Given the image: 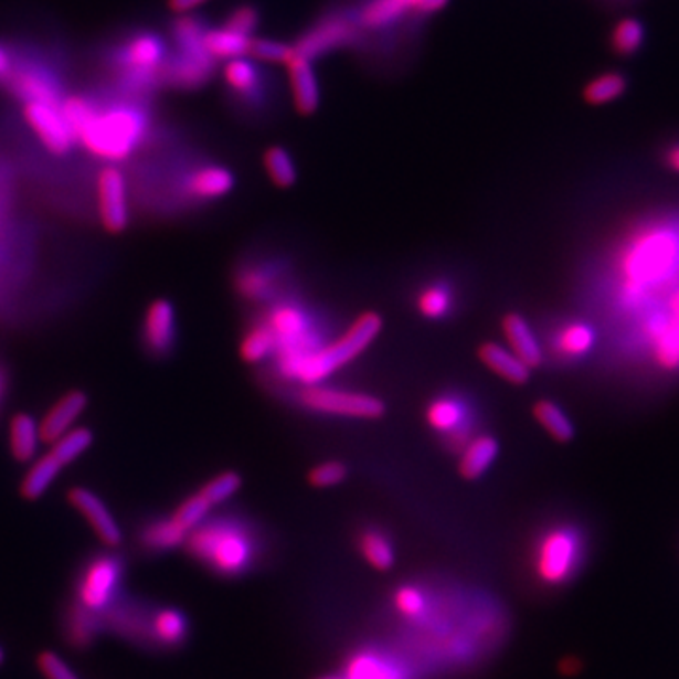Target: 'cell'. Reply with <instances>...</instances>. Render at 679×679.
I'll list each match as a JSON object with an SVG mask.
<instances>
[{"label": "cell", "mask_w": 679, "mask_h": 679, "mask_svg": "<svg viewBox=\"0 0 679 679\" xmlns=\"http://www.w3.org/2000/svg\"><path fill=\"white\" fill-rule=\"evenodd\" d=\"M407 646L417 657L444 665H466L497 649L508 630L502 609L495 602L452 604L431 593L425 612L402 625Z\"/></svg>", "instance_id": "cell-1"}, {"label": "cell", "mask_w": 679, "mask_h": 679, "mask_svg": "<svg viewBox=\"0 0 679 679\" xmlns=\"http://www.w3.org/2000/svg\"><path fill=\"white\" fill-rule=\"evenodd\" d=\"M382 327L383 321L380 314L364 311L335 342L310 351L279 353V372L285 378L298 380L305 385H317L323 382L325 378L335 374L337 370L361 356L362 351L367 350L370 343L374 342L375 337L382 332Z\"/></svg>", "instance_id": "cell-2"}, {"label": "cell", "mask_w": 679, "mask_h": 679, "mask_svg": "<svg viewBox=\"0 0 679 679\" xmlns=\"http://www.w3.org/2000/svg\"><path fill=\"white\" fill-rule=\"evenodd\" d=\"M185 548L197 561L225 577L246 574L259 553L253 532L234 519H215L199 524L189 532Z\"/></svg>", "instance_id": "cell-3"}, {"label": "cell", "mask_w": 679, "mask_h": 679, "mask_svg": "<svg viewBox=\"0 0 679 679\" xmlns=\"http://www.w3.org/2000/svg\"><path fill=\"white\" fill-rule=\"evenodd\" d=\"M148 130V119L135 106H114L104 112H93L76 132L93 156L106 161H124L142 142Z\"/></svg>", "instance_id": "cell-4"}, {"label": "cell", "mask_w": 679, "mask_h": 679, "mask_svg": "<svg viewBox=\"0 0 679 679\" xmlns=\"http://www.w3.org/2000/svg\"><path fill=\"white\" fill-rule=\"evenodd\" d=\"M585 561V540L572 524H556L538 538L532 553V570L543 587L569 585Z\"/></svg>", "instance_id": "cell-5"}, {"label": "cell", "mask_w": 679, "mask_h": 679, "mask_svg": "<svg viewBox=\"0 0 679 679\" xmlns=\"http://www.w3.org/2000/svg\"><path fill=\"white\" fill-rule=\"evenodd\" d=\"M300 402L311 412L351 417V420H378L388 410L385 402L378 396L319 388V385H306L300 393Z\"/></svg>", "instance_id": "cell-6"}, {"label": "cell", "mask_w": 679, "mask_h": 679, "mask_svg": "<svg viewBox=\"0 0 679 679\" xmlns=\"http://www.w3.org/2000/svg\"><path fill=\"white\" fill-rule=\"evenodd\" d=\"M124 580V561L112 553L91 559L78 580V604L89 612L103 614L116 598Z\"/></svg>", "instance_id": "cell-7"}, {"label": "cell", "mask_w": 679, "mask_h": 679, "mask_svg": "<svg viewBox=\"0 0 679 679\" xmlns=\"http://www.w3.org/2000/svg\"><path fill=\"white\" fill-rule=\"evenodd\" d=\"M98 220L104 231L110 234L124 233L129 225V193L127 181L117 167H104L97 178Z\"/></svg>", "instance_id": "cell-8"}, {"label": "cell", "mask_w": 679, "mask_h": 679, "mask_svg": "<svg viewBox=\"0 0 679 679\" xmlns=\"http://www.w3.org/2000/svg\"><path fill=\"white\" fill-rule=\"evenodd\" d=\"M23 116L29 127L36 132L40 142L55 156H66L76 142V135L66 124L61 104L25 103Z\"/></svg>", "instance_id": "cell-9"}, {"label": "cell", "mask_w": 679, "mask_h": 679, "mask_svg": "<svg viewBox=\"0 0 679 679\" xmlns=\"http://www.w3.org/2000/svg\"><path fill=\"white\" fill-rule=\"evenodd\" d=\"M270 327L279 353H297L314 350V335L305 311L295 305H278L272 308L265 321Z\"/></svg>", "instance_id": "cell-10"}, {"label": "cell", "mask_w": 679, "mask_h": 679, "mask_svg": "<svg viewBox=\"0 0 679 679\" xmlns=\"http://www.w3.org/2000/svg\"><path fill=\"white\" fill-rule=\"evenodd\" d=\"M66 497H68L72 508L82 513V518L89 523L91 529L104 545L117 548L119 543L124 542L121 527L114 518L110 508L106 506L103 498L98 497L97 492L91 491L87 487H72Z\"/></svg>", "instance_id": "cell-11"}, {"label": "cell", "mask_w": 679, "mask_h": 679, "mask_svg": "<svg viewBox=\"0 0 679 679\" xmlns=\"http://www.w3.org/2000/svg\"><path fill=\"white\" fill-rule=\"evenodd\" d=\"M357 25L348 18H327L319 21L305 36L295 44V52L306 59L319 57L337 47L353 44L357 40Z\"/></svg>", "instance_id": "cell-12"}, {"label": "cell", "mask_w": 679, "mask_h": 679, "mask_svg": "<svg viewBox=\"0 0 679 679\" xmlns=\"http://www.w3.org/2000/svg\"><path fill=\"white\" fill-rule=\"evenodd\" d=\"M343 679H412L407 665L385 649L364 647L351 654Z\"/></svg>", "instance_id": "cell-13"}, {"label": "cell", "mask_w": 679, "mask_h": 679, "mask_svg": "<svg viewBox=\"0 0 679 679\" xmlns=\"http://www.w3.org/2000/svg\"><path fill=\"white\" fill-rule=\"evenodd\" d=\"M176 310L167 298H157L144 314L142 340L146 350L156 357L169 356L174 350Z\"/></svg>", "instance_id": "cell-14"}, {"label": "cell", "mask_w": 679, "mask_h": 679, "mask_svg": "<svg viewBox=\"0 0 679 679\" xmlns=\"http://www.w3.org/2000/svg\"><path fill=\"white\" fill-rule=\"evenodd\" d=\"M214 61L206 52H180L172 61L162 63L159 76L180 89H197L214 74Z\"/></svg>", "instance_id": "cell-15"}, {"label": "cell", "mask_w": 679, "mask_h": 679, "mask_svg": "<svg viewBox=\"0 0 679 679\" xmlns=\"http://www.w3.org/2000/svg\"><path fill=\"white\" fill-rule=\"evenodd\" d=\"M85 407H87V395H85L84 391H68L66 395L61 396L47 410V414L42 417V421H39L42 442L53 444L63 434L72 431L74 425H76V421L84 414Z\"/></svg>", "instance_id": "cell-16"}, {"label": "cell", "mask_w": 679, "mask_h": 679, "mask_svg": "<svg viewBox=\"0 0 679 679\" xmlns=\"http://www.w3.org/2000/svg\"><path fill=\"white\" fill-rule=\"evenodd\" d=\"M478 357L487 369L492 370L495 374L500 375L508 383L524 385L531 380V367H527L513 351L500 346V343H481L478 348Z\"/></svg>", "instance_id": "cell-17"}, {"label": "cell", "mask_w": 679, "mask_h": 679, "mask_svg": "<svg viewBox=\"0 0 679 679\" xmlns=\"http://www.w3.org/2000/svg\"><path fill=\"white\" fill-rule=\"evenodd\" d=\"M466 410L463 402L452 396L434 399L427 406V421L436 433L447 434L449 438H459L463 447L468 444V428H466Z\"/></svg>", "instance_id": "cell-18"}, {"label": "cell", "mask_w": 679, "mask_h": 679, "mask_svg": "<svg viewBox=\"0 0 679 679\" xmlns=\"http://www.w3.org/2000/svg\"><path fill=\"white\" fill-rule=\"evenodd\" d=\"M502 330H505L506 340L510 350L521 359V361L537 369L543 361L542 346L538 342L537 335L532 332L531 325L524 321L523 316L519 314H508L502 319Z\"/></svg>", "instance_id": "cell-19"}, {"label": "cell", "mask_w": 679, "mask_h": 679, "mask_svg": "<svg viewBox=\"0 0 679 679\" xmlns=\"http://www.w3.org/2000/svg\"><path fill=\"white\" fill-rule=\"evenodd\" d=\"M291 74L293 98L300 114H314L319 106V84L310 59L295 53L287 63Z\"/></svg>", "instance_id": "cell-20"}, {"label": "cell", "mask_w": 679, "mask_h": 679, "mask_svg": "<svg viewBox=\"0 0 679 679\" xmlns=\"http://www.w3.org/2000/svg\"><path fill=\"white\" fill-rule=\"evenodd\" d=\"M233 188V172L223 169V167H204V169L194 170L193 174L189 176L188 181H185V191H188L189 197L201 199V201L221 199V197L231 193Z\"/></svg>", "instance_id": "cell-21"}, {"label": "cell", "mask_w": 679, "mask_h": 679, "mask_svg": "<svg viewBox=\"0 0 679 679\" xmlns=\"http://www.w3.org/2000/svg\"><path fill=\"white\" fill-rule=\"evenodd\" d=\"M40 442L42 436H40L39 421L29 414L13 415L8 431V444L13 459L31 463L36 457Z\"/></svg>", "instance_id": "cell-22"}, {"label": "cell", "mask_w": 679, "mask_h": 679, "mask_svg": "<svg viewBox=\"0 0 679 679\" xmlns=\"http://www.w3.org/2000/svg\"><path fill=\"white\" fill-rule=\"evenodd\" d=\"M189 622L180 609L162 608L149 615V638L157 646L180 647L188 640Z\"/></svg>", "instance_id": "cell-23"}, {"label": "cell", "mask_w": 679, "mask_h": 679, "mask_svg": "<svg viewBox=\"0 0 679 679\" xmlns=\"http://www.w3.org/2000/svg\"><path fill=\"white\" fill-rule=\"evenodd\" d=\"M124 59L130 71L140 72L144 76H148L149 72L159 74L165 63V45L156 34H138L127 45Z\"/></svg>", "instance_id": "cell-24"}, {"label": "cell", "mask_w": 679, "mask_h": 679, "mask_svg": "<svg viewBox=\"0 0 679 679\" xmlns=\"http://www.w3.org/2000/svg\"><path fill=\"white\" fill-rule=\"evenodd\" d=\"M498 455V442L484 434L476 436L463 447L459 459V474L465 479H478L489 470Z\"/></svg>", "instance_id": "cell-25"}, {"label": "cell", "mask_w": 679, "mask_h": 679, "mask_svg": "<svg viewBox=\"0 0 679 679\" xmlns=\"http://www.w3.org/2000/svg\"><path fill=\"white\" fill-rule=\"evenodd\" d=\"M63 470L65 466L59 463L52 452L44 453L42 457L34 459L31 468L26 470L25 478L21 481V495L25 500H39L55 484Z\"/></svg>", "instance_id": "cell-26"}, {"label": "cell", "mask_w": 679, "mask_h": 679, "mask_svg": "<svg viewBox=\"0 0 679 679\" xmlns=\"http://www.w3.org/2000/svg\"><path fill=\"white\" fill-rule=\"evenodd\" d=\"M204 50L212 59H231L244 57L250 53V45H252V39L244 36V34L236 33L226 29L225 25L221 29H210L204 33L202 39Z\"/></svg>", "instance_id": "cell-27"}, {"label": "cell", "mask_w": 679, "mask_h": 679, "mask_svg": "<svg viewBox=\"0 0 679 679\" xmlns=\"http://www.w3.org/2000/svg\"><path fill=\"white\" fill-rule=\"evenodd\" d=\"M8 79L12 84V89L18 93V97L23 98L25 103L34 100V103L61 104L57 87L44 74L33 71L18 72Z\"/></svg>", "instance_id": "cell-28"}, {"label": "cell", "mask_w": 679, "mask_h": 679, "mask_svg": "<svg viewBox=\"0 0 679 679\" xmlns=\"http://www.w3.org/2000/svg\"><path fill=\"white\" fill-rule=\"evenodd\" d=\"M189 532L176 523L172 516L169 519H156L144 527L140 542L149 551H170L185 543Z\"/></svg>", "instance_id": "cell-29"}, {"label": "cell", "mask_w": 679, "mask_h": 679, "mask_svg": "<svg viewBox=\"0 0 679 679\" xmlns=\"http://www.w3.org/2000/svg\"><path fill=\"white\" fill-rule=\"evenodd\" d=\"M421 0H370L362 8L359 23L367 29H380L402 18L407 10L420 7Z\"/></svg>", "instance_id": "cell-30"}, {"label": "cell", "mask_w": 679, "mask_h": 679, "mask_svg": "<svg viewBox=\"0 0 679 679\" xmlns=\"http://www.w3.org/2000/svg\"><path fill=\"white\" fill-rule=\"evenodd\" d=\"M359 551L372 569L385 572L395 564V548L391 540L378 529H367L361 532Z\"/></svg>", "instance_id": "cell-31"}, {"label": "cell", "mask_w": 679, "mask_h": 679, "mask_svg": "<svg viewBox=\"0 0 679 679\" xmlns=\"http://www.w3.org/2000/svg\"><path fill=\"white\" fill-rule=\"evenodd\" d=\"M532 414L537 417L538 423L553 436V441L570 442L574 438L576 434L574 423L556 402L545 401V399L538 401L532 407Z\"/></svg>", "instance_id": "cell-32"}, {"label": "cell", "mask_w": 679, "mask_h": 679, "mask_svg": "<svg viewBox=\"0 0 679 679\" xmlns=\"http://www.w3.org/2000/svg\"><path fill=\"white\" fill-rule=\"evenodd\" d=\"M100 630V622L95 612L85 609L84 606H72L66 617V634L72 646L87 647L95 641Z\"/></svg>", "instance_id": "cell-33"}, {"label": "cell", "mask_w": 679, "mask_h": 679, "mask_svg": "<svg viewBox=\"0 0 679 679\" xmlns=\"http://www.w3.org/2000/svg\"><path fill=\"white\" fill-rule=\"evenodd\" d=\"M274 351H278V343L266 323L255 325L240 343V357L250 364L265 361Z\"/></svg>", "instance_id": "cell-34"}, {"label": "cell", "mask_w": 679, "mask_h": 679, "mask_svg": "<svg viewBox=\"0 0 679 679\" xmlns=\"http://www.w3.org/2000/svg\"><path fill=\"white\" fill-rule=\"evenodd\" d=\"M91 446H93V433L89 428L74 427L68 433L63 434L59 441L53 442L50 452L66 468L74 460H78Z\"/></svg>", "instance_id": "cell-35"}, {"label": "cell", "mask_w": 679, "mask_h": 679, "mask_svg": "<svg viewBox=\"0 0 679 679\" xmlns=\"http://www.w3.org/2000/svg\"><path fill=\"white\" fill-rule=\"evenodd\" d=\"M225 82L240 95L253 97L255 89H259V72L250 59H231L225 66Z\"/></svg>", "instance_id": "cell-36"}, {"label": "cell", "mask_w": 679, "mask_h": 679, "mask_svg": "<svg viewBox=\"0 0 679 679\" xmlns=\"http://www.w3.org/2000/svg\"><path fill=\"white\" fill-rule=\"evenodd\" d=\"M625 91H627V78L619 72H606L593 82H588L587 87L583 91V97L588 104L601 106V104H608L622 97Z\"/></svg>", "instance_id": "cell-37"}, {"label": "cell", "mask_w": 679, "mask_h": 679, "mask_svg": "<svg viewBox=\"0 0 679 679\" xmlns=\"http://www.w3.org/2000/svg\"><path fill=\"white\" fill-rule=\"evenodd\" d=\"M644 40H646V29L634 18H625L612 31V47L623 57H630L634 53L640 52Z\"/></svg>", "instance_id": "cell-38"}, {"label": "cell", "mask_w": 679, "mask_h": 679, "mask_svg": "<svg viewBox=\"0 0 679 679\" xmlns=\"http://www.w3.org/2000/svg\"><path fill=\"white\" fill-rule=\"evenodd\" d=\"M452 300L453 293L447 285H428L417 297V310L427 319H444L452 311Z\"/></svg>", "instance_id": "cell-39"}, {"label": "cell", "mask_w": 679, "mask_h": 679, "mask_svg": "<svg viewBox=\"0 0 679 679\" xmlns=\"http://www.w3.org/2000/svg\"><path fill=\"white\" fill-rule=\"evenodd\" d=\"M595 343V332L583 323H572L561 330L556 338V348L566 357H582Z\"/></svg>", "instance_id": "cell-40"}, {"label": "cell", "mask_w": 679, "mask_h": 679, "mask_svg": "<svg viewBox=\"0 0 679 679\" xmlns=\"http://www.w3.org/2000/svg\"><path fill=\"white\" fill-rule=\"evenodd\" d=\"M265 169L268 176H270V180L278 188H291V185H295V181H297V167H295V162H293L287 149H266Z\"/></svg>", "instance_id": "cell-41"}, {"label": "cell", "mask_w": 679, "mask_h": 679, "mask_svg": "<svg viewBox=\"0 0 679 679\" xmlns=\"http://www.w3.org/2000/svg\"><path fill=\"white\" fill-rule=\"evenodd\" d=\"M212 508H214V506L210 505L206 498L202 497L201 492H194V495L185 498V500L176 508L174 513H172V519H174L176 523L180 524L183 531L191 532L193 529H197L199 524L204 523L208 511L212 510Z\"/></svg>", "instance_id": "cell-42"}, {"label": "cell", "mask_w": 679, "mask_h": 679, "mask_svg": "<svg viewBox=\"0 0 679 679\" xmlns=\"http://www.w3.org/2000/svg\"><path fill=\"white\" fill-rule=\"evenodd\" d=\"M176 44L180 47V52H206L202 39H204V26L201 21L194 20L193 15H180L174 21Z\"/></svg>", "instance_id": "cell-43"}, {"label": "cell", "mask_w": 679, "mask_h": 679, "mask_svg": "<svg viewBox=\"0 0 679 679\" xmlns=\"http://www.w3.org/2000/svg\"><path fill=\"white\" fill-rule=\"evenodd\" d=\"M242 487V478L240 474L229 470V473H221L215 478L210 479L206 486L202 487L201 495L206 498L208 502L212 506L221 505L229 498L238 492Z\"/></svg>", "instance_id": "cell-44"}, {"label": "cell", "mask_w": 679, "mask_h": 679, "mask_svg": "<svg viewBox=\"0 0 679 679\" xmlns=\"http://www.w3.org/2000/svg\"><path fill=\"white\" fill-rule=\"evenodd\" d=\"M272 284L274 282H272L268 272L252 268V270H244L240 274L238 279H236V289L242 297L250 298V300H259L272 291Z\"/></svg>", "instance_id": "cell-45"}, {"label": "cell", "mask_w": 679, "mask_h": 679, "mask_svg": "<svg viewBox=\"0 0 679 679\" xmlns=\"http://www.w3.org/2000/svg\"><path fill=\"white\" fill-rule=\"evenodd\" d=\"M295 53H297L295 52V45L276 42V40L252 39V45H250V53H247V55L259 59V61L284 63V65H287Z\"/></svg>", "instance_id": "cell-46"}, {"label": "cell", "mask_w": 679, "mask_h": 679, "mask_svg": "<svg viewBox=\"0 0 679 679\" xmlns=\"http://www.w3.org/2000/svg\"><path fill=\"white\" fill-rule=\"evenodd\" d=\"M346 478H348V466L340 460H325L308 473L310 486L319 489L340 486Z\"/></svg>", "instance_id": "cell-47"}, {"label": "cell", "mask_w": 679, "mask_h": 679, "mask_svg": "<svg viewBox=\"0 0 679 679\" xmlns=\"http://www.w3.org/2000/svg\"><path fill=\"white\" fill-rule=\"evenodd\" d=\"M36 667L45 679H79L76 673L72 672L65 660L50 649L40 651L36 657Z\"/></svg>", "instance_id": "cell-48"}, {"label": "cell", "mask_w": 679, "mask_h": 679, "mask_svg": "<svg viewBox=\"0 0 679 679\" xmlns=\"http://www.w3.org/2000/svg\"><path fill=\"white\" fill-rule=\"evenodd\" d=\"M225 26L252 39L253 31L259 26V12L253 7H238L231 12L229 20L225 21Z\"/></svg>", "instance_id": "cell-49"}, {"label": "cell", "mask_w": 679, "mask_h": 679, "mask_svg": "<svg viewBox=\"0 0 679 679\" xmlns=\"http://www.w3.org/2000/svg\"><path fill=\"white\" fill-rule=\"evenodd\" d=\"M204 2L206 0H169V8L172 12L183 15V13L191 12L194 8L201 7Z\"/></svg>", "instance_id": "cell-50"}, {"label": "cell", "mask_w": 679, "mask_h": 679, "mask_svg": "<svg viewBox=\"0 0 679 679\" xmlns=\"http://www.w3.org/2000/svg\"><path fill=\"white\" fill-rule=\"evenodd\" d=\"M449 0H421L420 7L415 8V12L423 13V15H431V13L441 12L442 8L446 7Z\"/></svg>", "instance_id": "cell-51"}, {"label": "cell", "mask_w": 679, "mask_h": 679, "mask_svg": "<svg viewBox=\"0 0 679 679\" xmlns=\"http://www.w3.org/2000/svg\"><path fill=\"white\" fill-rule=\"evenodd\" d=\"M665 161H667L668 169L679 174V142L668 146L667 153H665Z\"/></svg>", "instance_id": "cell-52"}, {"label": "cell", "mask_w": 679, "mask_h": 679, "mask_svg": "<svg viewBox=\"0 0 679 679\" xmlns=\"http://www.w3.org/2000/svg\"><path fill=\"white\" fill-rule=\"evenodd\" d=\"M12 76V61L7 50L0 45V79H8Z\"/></svg>", "instance_id": "cell-53"}, {"label": "cell", "mask_w": 679, "mask_h": 679, "mask_svg": "<svg viewBox=\"0 0 679 679\" xmlns=\"http://www.w3.org/2000/svg\"><path fill=\"white\" fill-rule=\"evenodd\" d=\"M670 306H672L673 314L679 316V291L673 293L672 300H670Z\"/></svg>", "instance_id": "cell-54"}, {"label": "cell", "mask_w": 679, "mask_h": 679, "mask_svg": "<svg viewBox=\"0 0 679 679\" xmlns=\"http://www.w3.org/2000/svg\"><path fill=\"white\" fill-rule=\"evenodd\" d=\"M4 389H7V378L0 372V401H2V396H4Z\"/></svg>", "instance_id": "cell-55"}, {"label": "cell", "mask_w": 679, "mask_h": 679, "mask_svg": "<svg viewBox=\"0 0 679 679\" xmlns=\"http://www.w3.org/2000/svg\"><path fill=\"white\" fill-rule=\"evenodd\" d=\"M4 662V651H2V647H0V665Z\"/></svg>", "instance_id": "cell-56"}, {"label": "cell", "mask_w": 679, "mask_h": 679, "mask_svg": "<svg viewBox=\"0 0 679 679\" xmlns=\"http://www.w3.org/2000/svg\"><path fill=\"white\" fill-rule=\"evenodd\" d=\"M321 679H343L342 676H330V678H321Z\"/></svg>", "instance_id": "cell-57"}]
</instances>
